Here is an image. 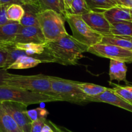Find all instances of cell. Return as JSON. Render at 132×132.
I'll return each mask as SVG.
<instances>
[{
	"label": "cell",
	"mask_w": 132,
	"mask_h": 132,
	"mask_svg": "<svg viewBox=\"0 0 132 132\" xmlns=\"http://www.w3.org/2000/svg\"><path fill=\"white\" fill-rule=\"evenodd\" d=\"M89 47L76 41L67 34L63 37L45 43V56L46 63H56L65 66L76 65L87 52Z\"/></svg>",
	"instance_id": "1"
},
{
	"label": "cell",
	"mask_w": 132,
	"mask_h": 132,
	"mask_svg": "<svg viewBox=\"0 0 132 132\" xmlns=\"http://www.w3.org/2000/svg\"><path fill=\"white\" fill-rule=\"evenodd\" d=\"M38 20L46 42L57 40L68 34L64 16L54 10H41L38 14Z\"/></svg>",
	"instance_id": "2"
},
{
	"label": "cell",
	"mask_w": 132,
	"mask_h": 132,
	"mask_svg": "<svg viewBox=\"0 0 132 132\" xmlns=\"http://www.w3.org/2000/svg\"><path fill=\"white\" fill-rule=\"evenodd\" d=\"M6 86L56 97L52 90L49 76L45 75L20 76L13 74V76L8 79Z\"/></svg>",
	"instance_id": "3"
},
{
	"label": "cell",
	"mask_w": 132,
	"mask_h": 132,
	"mask_svg": "<svg viewBox=\"0 0 132 132\" xmlns=\"http://www.w3.org/2000/svg\"><path fill=\"white\" fill-rule=\"evenodd\" d=\"M5 101L21 103L28 106L30 104L60 101L53 96L32 92L12 86H0V103Z\"/></svg>",
	"instance_id": "4"
},
{
	"label": "cell",
	"mask_w": 132,
	"mask_h": 132,
	"mask_svg": "<svg viewBox=\"0 0 132 132\" xmlns=\"http://www.w3.org/2000/svg\"><path fill=\"white\" fill-rule=\"evenodd\" d=\"M51 88L56 97L60 101L82 104L86 103L87 95L78 86V81L49 76Z\"/></svg>",
	"instance_id": "5"
},
{
	"label": "cell",
	"mask_w": 132,
	"mask_h": 132,
	"mask_svg": "<svg viewBox=\"0 0 132 132\" xmlns=\"http://www.w3.org/2000/svg\"><path fill=\"white\" fill-rule=\"evenodd\" d=\"M64 18L72 31V36L76 41L89 48L100 43L103 36L91 28L82 15L65 13Z\"/></svg>",
	"instance_id": "6"
},
{
	"label": "cell",
	"mask_w": 132,
	"mask_h": 132,
	"mask_svg": "<svg viewBox=\"0 0 132 132\" xmlns=\"http://www.w3.org/2000/svg\"><path fill=\"white\" fill-rule=\"evenodd\" d=\"M87 52L110 60L117 61L125 63H132V51L119 46L105 44H97L88 48Z\"/></svg>",
	"instance_id": "7"
},
{
	"label": "cell",
	"mask_w": 132,
	"mask_h": 132,
	"mask_svg": "<svg viewBox=\"0 0 132 132\" xmlns=\"http://www.w3.org/2000/svg\"><path fill=\"white\" fill-rule=\"evenodd\" d=\"M4 109L11 116L23 132H31L32 121L27 116V106L15 102L1 103Z\"/></svg>",
	"instance_id": "8"
},
{
	"label": "cell",
	"mask_w": 132,
	"mask_h": 132,
	"mask_svg": "<svg viewBox=\"0 0 132 132\" xmlns=\"http://www.w3.org/2000/svg\"><path fill=\"white\" fill-rule=\"evenodd\" d=\"M91 102L107 103L119 108H122L132 113V104L115 94L112 89L109 88L108 90L100 95L87 97L86 103H91Z\"/></svg>",
	"instance_id": "9"
},
{
	"label": "cell",
	"mask_w": 132,
	"mask_h": 132,
	"mask_svg": "<svg viewBox=\"0 0 132 132\" xmlns=\"http://www.w3.org/2000/svg\"><path fill=\"white\" fill-rule=\"evenodd\" d=\"M82 18L94 32L102 36L111 34V24L105 18L103 12L90 11L82 15Z\"/></svg>",
	"instance_id": "10"
},
{
	"label": "cell",
	"mask_w": 132,
	"mask_h": 132,
	"mask_svg": "<svg viewBox=\"0 0 132 132\" xmlns=\"http://www.w3.org/2000/svg\"><path fill=\"white\" fill-rule=\"evenodd\" d=\"M43 34L39 27H23L20 24L14 39V43L45 44Z\"/></svg>",
	"instance_id": "11"
},
{
	"label": "cell",
	"mask_w": 132,
	"mask_h": 132,
	"mask_svg": "<svg viewBox=\"0 0 132 132\" xmlns=\"http://www.w3.org/2000/svg\"><path fill=\"white\" fill-rule=\"evenodd\" d=\"M104 15L110 24L124 21H132V15L128 8L116 5L104 12Z\"/></svg>",
	"instance_id": "12"
},
{
	"label": "cell",
	"mask_w": 132,
	"mask_h": 132,
	"mask_svg": "<svg viewBox=\"0 0 132 132\" xmlns=\"http://www.w3.org/2000/svg\"><path fill=\"white\" fill-rule=\"evenodd\" d=\"M19 27V23L16 22H11L0 27V47H5L14 43V39Z\"/></svg>",
	"instance_id": "13"
},
{
	"label": "cell",
	"mask_w": 132,
	"mask_h": 132,
	"mask_svg": "<svg viewBox=\"0 0 132 132\" xmlns=\"http://www.w3.org/2000/svg\"><path fill=\"white\" fill-rule=\"evenodd\" d=\"M24 15L19 24L23 27H39L38 14L41 11L39 6L33 4H24Z\"/></svg>",
	"instance_id": "14"
},
{
	"label": "cell",
	"mask_w": 132,
	"mask_h": 132,
	"mask_svg": "<svg viewBox=\"0 0 132 132\" xmlns=\"http://www.w3.org/2000/svg\"><path fill=\"white\" fill-rule=\"evenodd\" d=\"M16 48L24 51L28 56L39 59L41 63H45L43 53L45 44L35 43H15Z\"/></svg>",
	"instance_id": "15"
},
{
	"label": "cell",
	"mask_w": 132,
	"mask_h": 132,
	"mask_svg": "<svg viewBox=\"0 0 132 132\" xmlns=\"http://www.w3.org/2000/svg\"><path fill=\"white\" fill-rule=\"evenodd\" d=\"M101 44L111 45L132 51V37L107 34L103 36Z\"/></svg>",
	"instance_id": "16"
},
{
	"label": "cell",
	"mask_w": 132,
	"mask_h": 132,
	"mask_svg": "<svg viewBox=\"0 0 132 132\" xmlns=\"http://www.w3.org/2000/svg\"><path fill=\"white\" fill-rule=\"evenodd\" d=\"M127 67L125 63L117 61L110 60L109 62V76L110 81L116 80L118 82L124 81L127 83L126 80Z\"/></svg>",
	"instance_id": "17"
},
{
	"label": "cell",
	"mask_w": 132,
	"mask_h": 132,
	"mask_svg": "<svg viewBox=\"0 0 132 132\" xmlns=\"http://www.w3.org/2000/svg\"><path fill=\"white\" fill-rule=\"evenodd\" d=\"M0 132H23L0 103Z\"/></svg>",
	"instance_id": "18"
},
{
	"label": "cell",
	"mask_w": 132,
	"mask_h": 132,
	"mask_svg": "<svg viewBox=\"0 0 132 132\" xmlns=\"http://www.w3.org/2000/svg\"><path fill=\"white\" fill-rule=\"evenodd\" d=\"M40 63H41V61L32 57L20 56L8 68V70L27 69L36 67Z\"/></svg>",
	"instance_id": "19"
},
{
	"label": "cell",
	"mask_w": 132,
	"mask_h": 132,
	"mask_svg": "<svg viewBox=\"0 0 132 132\" xmlns=\"http://www.w3.org/2000/svg\"><path fill=\"white\" fill-rule=\"evenodd\" d=\"M91 11L104 12L106 10L119 5L113 0H85Z\"/></svg>",
	"instance_id": "20"
},
{
	"label": "cell",
	"mask_w": 132,
	"mask_h": 132,
	"mask_svg": "<svg viewBox=\"0 0 132 132\" xmlns=\"http://www.w3.org/2000/svg\"><path fill=\"white\" fill-rule=\"evenodd\" d=\"M78 86L80 90L87 96H96L108 90L109 88L100 86L89 82H78Z\"/></svg>",
	"instance_id": "21"
},
{
	"label": "cell",
	"mask_w": 132,
	"mask_h": 132,
	"mask_svg": "<svg viewBox=\"0 0 132 132\" xmlns=\"http://www.w3.org/2000/svg\"><path fill=\"white\" fill-rule=\"evenodd\" d=\"M111 34L132 37V21H124L111 24Z\"/></svg>",
	"instance_id": "22"
},
{
	"label": "cell",
	"mask_w": 132,
	"mask_h": 132,
	"mask_svg": "<svg viewBox=\"0 0 132 132\" xmlns=\"http://www.w3.org/2000/svg\"><path fill=\"white\" fill-rule=\"evenodd\" d=\"M23 5L19 4H11L6 9V16L10 22L19 23L24 15Z\"/></svg>",
	"instance_id": "23"
},
{
	"label": "cell",
	"mask_w": 132,
	"mask_h": 132,
	"mask_svg": "<svg viewBox=\"0 0 132 132\" xmlns=\"http://www.w3.org/2000/svg\"><path fill=\"white\" fill-rule=\"evenodd\" d=\"M41 10H51L62 14L63 16L65 12L62 9L59 0H37Z\"/></svg>",
	"instance_id": "24"
},
{
	"label": "cell",
	"mask_w": 132,
	"mask_h": 132,
	"mask_svg": "<svg viewBox=\"0 0 132 132\" xmlns=\"http://www.w3.org/2000/svg\"><path fill=\"white\" fill-rule=\"evenodd\" d=\"M90 11L85 0H72L70 14L82 15Z\"/></svg>",
	"instance_id": "25"
},
{
	"label": "cell",
	"mask_w": 132,
	"mask_h": 132,
	"mask_svg": "<svg viewBox=\"0 0 132 132\" xmlns=\"http://www.w3.org/2000/svg\"><path fill=\"white\" fill-rule=\"evenodd\" d=\"M113 85L115 87L111 88L113 91L132 104V86H122L115 84Z\"/></svg>",
	"instance_id": "26"
},
{
	"label": "cell",
	"mask_w": 132,
	"mask_h": 132,
	"mask_svg": "<svg viewBox=\"0 0 132 132\" xmlns=\"http://www.w3.org/2000/svg\"><path fill=\"white\" fill-rule=\"evenodd\" d=\"M27 113L28 118L32 122L41 119H47V117L49 115V112L45 108H37L35 109L27 110Z\"/></svg>",
	"instance_id": "27"
},
{
	"label": "cell",
	"mask_w": 132,
	"mask_h": 132,
	"mask_svg": "<svg viewBox=\"0 0 132 132\" xmlns=\"http://www.w3.org/2000/svg\"><path fill=\"white\" fill-rule=\"evenodd\" d=\"M9 5L0 6V27L11 23L6 16V9Z\"/></svg>",
	"instance_id": "28"
},
{
	"label": "cell",
	"mask_w": 132,
	"mask_h": 132,
	"mask_svg": "<svg viewBox=\"0 0 132 132\" xmlns=\"http://www.w3.org/2000/svg\"><path fill=\"white\" fill-rule=\"evenodd\" d=\"M47 119H41L32 122L31 132H41L43 127L46 124Z\"/></svg>",
	"instance_id": "29"
},
{
	"label": "cell",
	"mask_w": 132,
	"mask_h": 132,
	"mask_svg": "<svg viewBox=\"0 0 132 132\" xmlns=\"http://www.w3.org/2000/svg\"><path fill=\"white\" fill-rule=\"evenodd\" d=\"M12 76V73H9L7 72V70L5 68L0 69V86H6L8 79Z\"/></svg>",
	"instance_id": "30"
},
{
	"label": "cell",
	"mask_w": 132,
	"mask_h": 132,
	"mask_svg": "<svg viewBox=\"0 0 132 132\" xmlns=\"http://www.w3.org/2000/svg\"><path fill=\"white\" fill-rule=\"evenodd\" d=\"M8 52L3 47H0V69L5 68L7 61Z\"/></svg>",
	"instance_id": "31"
},
{
	"label": "cell",
	"mask_w": 132,
	"mask_h": 132,
	"mask_svg": "<svg viewBox=\"0 0 132 132\" xmlns=\"http://www.w3.org/2000/svg\"><path fill=\"white\" fill-rule=\"evenodd\" d=\"M11 4H19L23 5V3L20 0H0V6L9 5Z\"/></svg>",
	"instance_id": "32"
},
{
	"label": "cell",
	"mask_w": 132,
	"mask_h": 132,
	"mask_svg": "<svg viewBox=\"0 0 132 132\" xmlns=\"http://www.w3.org/2000/svg\"><path fill=\"white\" fill-rule=\"evenodd\" d=\"M63 2H64V6L65 13H69L70 10H71L72 0H63Z\"/></svg>",
	"instance_id": "33"
},
{
	"label": "cell",
	"mask_w": 132,
	"mask_h": 132,
	"mask_svg": "<svg viewBox=\"0 0 132 132\" xmlns=\"http://www.w3.org/2000/svg\"><path fill=\"white\" fill-rule=\"evenodd\" d=\"M120 5L127 8L132 7V0H119Z\"/></svg>",
	"instance_id": "34"
},
{
	"label": "cell",
	"mask_w": 132,
	"mask_h": 132,
	"mask_svg": "<svg viewBox=\"0 0 132 132\" xmlns=\"http://www.w3.org/2000/svg\"><path fill=\"white\" fill-rule=\"evenodd\" d=\"M41 132H55L54 131V129L47 123V122H46L45 125L43 127L42 130H41Z\"/></svg>",
	"instance_id": "35"
},
{
	"label": "cell",
	"mask_w": 132,
	"mask_h": 132,
	"mask_svg": "<svg viewBox=\"0 0 132 132\" xmlns=\"http://www.w3.org/2000/svg\"><path fill=\"white\" fill-rule=\"evenodd\" d=\"M47 122H48V124H49L50 125H51L52 128L54 129V131L55 132H64V131H63V130L62 129V128L56 126V125H55L54 124H53L52 122H50V121H47Z\"/></svg>",
	"instance_id": "36"
},
{
	"label": "cell",
	"mask_w": 132,
	"mask_h": 132,
	"mask_svg": "<svg viewBox=\"0 0 132 132\" xmlns=\"http://www.w3.org/2000/svg\"><path fill=\"white\" fill-rule=\"evenodd\" d=\"M20 1L23 3V5L24 4H33V5H36L39 6L37 0H20Z\"/></svg>",
	"instance_id": "37"
},
{
	"label": "cell",
	"mask_w": 132,
	"mask_h": 132,
	"mask_svg": "<svg viewBox=\"0 0 132 132\" xmlns=\"http://www.w3.org/2000/svg\"><path fill=\"white\" fill-rule=\"evenodd\" d=\"M60 1V3L61 4V6H62V9H63V10H64L65 12V6H64V2H63V0H59Z\"/></svg>",
	"instance_id": "38"
},
{
	"label": "cell",
	"mask_w": 132,
	"mask_h": 132,
	"mask_svg": "<svg viewBox=\"0 0 132 132\" xmlns=\"http://www.w3.org/2000/svg\"><path fill=\"white\" fill-rule=\"evenodd\" d=\"M61 128H62V127H61ZM62 129L63 130V131H64V132H73V131H70V130H68V129L65 128H62Z\"/></svg>",
	"instance_id": "39"
},
{
	"label": "cell",
	"mask_w": 132,
	"mask_h": 132,
	"mask_svg": "<svg viewBox=\"0 0 132 132\" xmlns=\"http://www.w3.org/2000/svg\"><path fill=\"white\" fill-rule=\"evenodd\" d=\"M113 1H115V3H117L119 5H120V2H119V0H113Z\"/></svg>",
	"instance_id": "40"
},
{
	"label": "cell",
	"mask_w": 132,
	"mask_h": 132,
	"mask_svg": "<svg viewBox=\"0 0 132 132\" xmlns=\"http://www.w3.org/2000/svg\"><path fill=\"white\" fill-rule=\"evenodd\" d=\"M128 9H129V12H130L131 14V15H132V7H131V8H128Z\"/></svg>",
	"instance_id": "41"
}]
</instances>
